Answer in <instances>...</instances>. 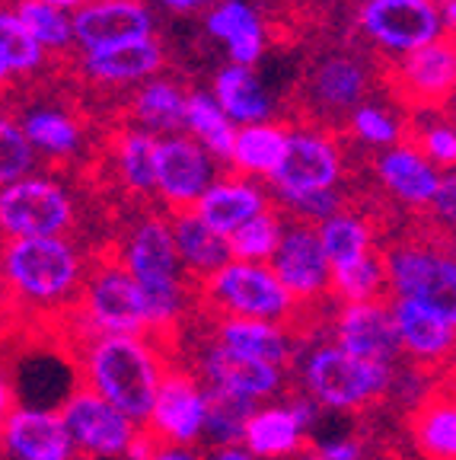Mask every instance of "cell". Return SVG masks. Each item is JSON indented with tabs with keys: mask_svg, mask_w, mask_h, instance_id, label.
Masks as SVG:
<instances>
[{
	"mask_svg": "<svg viewBox=\"0 0 456 460\" xmlns=\"http://www.w3.org/2000/svg\"><path fill=\"white\" fill-rule=\"evenodd\" d=\"M80 374L90 390L106 396L135 422H147L163 384V358L157 345L128 332H90L80 352Z\"/></svg>",
	"mask_w": 456,
	"mask_h": 460,
	"instance_id": "1",
	"label": "cell"
},
{
	"mask_svg": "<svg viewBox=\"0 0 456 460\" xmlns=\"http://www.w3.org/2000/svg\"><path fill=\"white\" fill-rule=\"evenodd\" d=\"M121 262L144 291L150 332H163L176 326L182 310H186L189 272L179 259L172 224L166 217L137 221L121 246Z\"/></svg>",
	"mask_w": 456,
	"mask_h": 460,
	"instance_id": "2",
	"label": "cell"
},
{
	"mask_svg": "<svg viewBox=\"0 0 456 460\" xmlns=\"http://www.w3.org/2000/svg\"><path fill=\"white\" fill-rule=\"evenodd\" d=\"M0 275L16 297L51 307L83 288L86 269L77 246L61 237H13L0 252Z\"/></svg>",
	"mask_w": 456,
	"mask_h": 460,
	"instance_id": "3",
	"label": "cell"
},
{
	"mask_svg": "<svg viewBox=\"0 0 456 460\" xmlns=\"http://www.w3.org/2000/svg\"><path fill=\"white\" fill-rule=\"evenodd\" d=\"M303 390L313 396L326 410H361L380 394H386L392 384L390 361L361 358L348 352L345 345H316L313 352L303 358L300 371Z\"/></svg>",
	"mask_w": 456,
	"mask_h": 460,
	"instance_id": "4",
	"label": "cell"
},
{
	"mask_svg": "<svg viewBox=\"0 0 456 460\" xmlns=\"http://www.w3.org/2000/svg\"><path fill=\"white\" fill-rule=\"evenodd\" d=\"M207 304L224 316H259L285 323L294 310V295L281 285L268 262L230 259L215 275L205 279Z\"/></svg>",
	"mask_w": 456,
	"mask_h": 460,
	"instance_id": "5",
	"label": "cell"
},
{
	"mask_svg": "<svg viewBox=\"0 0 456 460\" xmlns=\"http://www.w3.org/2000/svg\"><path fill=\"white\" fill-rule=\"evenodd\" d=\"M80 316L90 332H128V336L150 332L144 291L135 275L125 269L121 256L100 259V266L86 272Z\"/></svg>",
	"mask_w": 456,
	"mask_h": 460,
	"instance_id": "6",
	"label": "cell"
},
{
	"mask_svg": "<svg viewBox=\"0 0 456 460\" xmlns=\"http://www.w3.org/2000/svg\"><path fill=\"white\" fill-rule=\"evenodd\" d=\"M74 224V199L48 176H20L0 186V234L13 237H61Z\"/></svg>",
	"mask_w": 456,
	"mask_h": 460,
	"instance_id": "7",
	"label": "cell"
},
{
	"mask_svg": "<svg viewBox=\"0 0 456 460\" xmlns=\"http://www.w3.org/2000/svg\"><path fill=\"white\" fill-rule=\"evenodd\" d=\"M61 416H65L67 429H71V438L77 445V451H83L86 457H100V460L128 457L131 445L141 435V422L125 416L118 406H112L106 396H100L96 390L86 387V384L65 396Z\"/></svg>",
	"mask_w": 456,
	"mask_h": 460,
	"instance_id": "8",
	"label": "cell"
},
{
	"mask_svg": "<svg viewBox=\"0 0 456 460\" xmlns=\"http://www.w3.org/2000/svg\"><path fill=\"white\" fill-rule=\"evenodd\" d=\"M386 279L402 297L428 304L456 326V262L421 246H396L386 256Z\"/></svg>",
	"mask_w": 456,
	"mask_h": 460,
	"instance_id": "9",
	"label": "cell"
},
{
	"mask_svg": "<svg viewBox=\"0 0 456 460\" xmlns=\"http://www.w3.org/2000/svg\"><path fill=\"white\" fill-rule=\"evenodd\" d=\"M217 182V157L192 135H166L157 144V195L172 211L195 201Z\"/></svg>",
	"mask_w": 456,
	"mask_h": 460,
	"instance_id": "10",
	"label": "cell"
},
{
	"mask_svg": "<svg viewBox=\"0 0 456 460\" xmlns=\"http://www.w3.org/2000/svg\"><path fill=\"white\" fill-rule=\"evenodd\" d=\"M364 32L386 51H408L434 42L443 32L434 0H367L361 10Z\"/></svg>",
	"mask_w": 456,
	"mask_h": 460,
	"instance_id": "11",
	"label": "cell"
},
{
	"mask_svg": "<svg viewBox=\"0 0 456 460\" xmlns=\"http://www.w3.org/2000/svg\"><path fill=\"white\" fill-rule=\"evenodd\" d=\"M0 447L10 460H77V445L61 410L42 406L10 410L0 422Z\"/></svg>",
	"mask_w": 456,
	"mask_h": 460,
	"instance_id": "12",
	"label": "cell"
},
{
	"mask_svg": "<svg viewBox=\"0 0 456 460\" xmlns=\"http://www.w3.org/2000/svg\"><path fill=\"white\" fill-rule=\"evenodd\" d=\"M268 266L278 272L281 285L294 295V301H310L332 285V262L320 240V227L313 224H285L281 243Z\"/></svg>",
	"mask_w": 456,
	"mask_h": 460,
	"instance_id": "13",
	"label": "cell"
},
{
	"mask_svg": "<svg viewBox=\"0 0 456 460\" xmlns=\"http://www.w3.org/2000/svg\"><path fill=\"white\" fill-rule=\"evenodd\" d=\"M205 416H207V390L201 387L198 377L186 371H166L163 384L153 400L147 425L160 441L170 445H198L205 435Z\"/></svg>",
	"mask_w": 456,
	"mask_h": 460,
	"instance_id": "14",
	"label": "cell"
},
{
	"mask_svg": "<svg viewBox=\"0 0 456 460\" xmlns=\"http://www.w3.org/2000/svg\"><path fill=\"white\" fill-rule=\"evenodd\" d=\"M74 36L80 51L147 39L153 36V13L144 0H86L74 10Z\"/></svg>",
	"mask_w": 456,
	"mask_h": 460,
	"instance_id": "15",
	"label": "cell"
},
{
	"mask_svg": "<svg viewBox=\"0 0 456 460\" xmlns=\"http://www.w3.org/2000/svg\"><path fill=\"white\" fill-rule=\"evenodd\" d=\"M342 176V157L336 144L313 131H291L285 147V157L275 166L268 182L275 192H307V189L336 186Z\"/></svg>",
	"mask_w": 456,
	"mask_h": 460,
	"instance_id": "16",
	"label": "cell"
},
{
	"mask_svg": "<svg viewBox=\"0 0 456 460\" xmlns=\"http://www.w3.org/2000/svg\"><path fill=\"white\" fill-rule=\"evenodd\" d=\"M201 374H205V384L227 387L256 402L275 400L285 390V367L281 365H271V361L256 358V355L233 352L221 342H211L205 349Z\"/></svg>",
	"mask_w": 456,
	"mask_h": 460,
	"instance_id": "17",
	"label": "cell"
},
{
	"mask_svg": "<svg viewBox=\"0 0 456 460\" xmlns=\"http://www.w3.org/2000/svg\"><path fill=\"white\" fill-rule=\"evenodd\" d=\"M336 339L338 345H345L348 352L361 355V358L390 361V365L402 352L392 307L380 301V297L345 304L336 320Z\"/></svg>",
	"mask_w": 456,
	"mask_h": 460,
	"instance_id": "18",
	"label": "cell"
},
{
	"mask_svg": "<svg viewBox=\"0 0 456 460\" xmlns=\"http://www.w3.org/2000/svg\"><path fill=\"white\" fill-rule=\"evenodd\" d=\"M163 67V49L153 36L83 51V71L90 80L106 86H128L150 80Z\"/></svg>",
	"mask_w": 456,
	"mask_h": 460,
	"instance_id": "19",
	"label": "cell"
},
{
	"mask_svg": "<svg viewBox=\"0 0 456 460\" xmlns=\"http://www.w3.org/2000/svg\"><path fill=\"white\" fill-rule=\"evenodd\" d=\"M172 224V237H176V250L182 266L192 279H207L215 275L221 266H227L233 259V246L230 237L215 230L207 221H201L195 208H182L172 211L170 217Z\"/></svg>",
	"mask_w": 456,
	"mask_h": 460,
	"instance_id": "20",
	"label": "cell"
},
{
	"mask_svg": "<svg viewBox=\"0 0 456 460\" xmlns=\"http://www.w3.org/2000/svg\"><path fill=\"white\" fill-rule=\"evenodd\" d=\"M307 438V425L300 422L291 402H265L256 406V412L242 431V447H250L262 460H285L297 454Z\"/></svg>",
	"mask_w": 456,
	"mask_h": 460,
	"instance_id": "21",
	"label": "cell"
},
{
	"mask_svg": "<svg viewBox=\"0 0 456 460\" xmlns=\"http://www.w3.org/2000/svg\"><path fill=\"white\" fill-rule=\"evenodd\" d=\"M207 36L227 49L230 61L236 65H252L265 55V26L262 16L246 4V0H221L211 7L205 20Z\"/></svg>",
	"mask_w": 456,
	"mask_h": 460,
	"instance_id": "22",
	"label": "cell"
},
{
	"mask_svg": "<svg viewBox=\"0 0 456 460\" xmlns=\"http://www.w3.org/2000/svg\"><path fill=\"white\" fill-rule=\"evenodd\" d=\"M392 307V320L399 330V345L415 358H441L450 352L456 336V326L447 323L437 310H431L428 304L415 301V297L396 295Z\"/></svg>",
	"mask_w": 456,
	"mask_h": 460,
	"instance_id": "23",
	"label": "cell"
},
{
	"mask_svg": "<svg viewBox=\"0 0 456 460\" xmlns=\"http://www.w3.org/2000/svg\"><path fill=\"white\" fill-rule=\"evenodd\" d=\"M215 342L227 345L233 352L256 355L271 365L287 367L294 358L291 332L278 320H259V316H224L215 326Z\"/></svg>",
	"mask_w": 456,
	"mask_h": 460,
	"instance_id": "24",
	"label": "cell"
},
{
	"mask_svg": "<svg viewBox=\"0 0 456 460\" xmlns=\"http://www.w3.org/2000/svg\"><path fill=\"white\" fill-rule=\"evenodd\" d=\"M265 208H268V195L252 180H217L195 201V211H198L201 221H207L227 237L250 217L262 215Z\"/></svg>",
	"mask_w": 456,
	"mask_h": 460,
	"instance_id": "25",
	"label": "cell"
},
{
	"mask_svg": "<svg viewBox=\"0 0 456 460\" xmlns=\"http://www.w3.org/2000/svg\"><path fill=\"white\" fill-rule=\"evenodd\" d=\"M377 172L383 186L396 199L408 201V205H431L437 189H441V176H437L434 164H428L412 147H392V151H386L377 164Z\"/></svg>",
	"mask_w": 456,
	"mask_h": 460,
	"instance_id": "26",
	"label": "cell"
},
{
	"mask_svg": "<svg viewBox=\"0 0 456 460\" xmlns=\"http://www.w3.org/2000/svg\"><path fill=\"white\" fill-rule=\"evenodd\" d=\"M215 100L224 106V112L240 125L265 122L271 115V96L262 86V80L256 77L252 65H236L230 61L227 67H221L215 77Z\"/></svg>",
	"mask_w": 456,
	"mask_h": 460,
	"instance_id": "27",
	"label": "cell"
},
{
	"mask_svg": "<svg viewBox=\"0 0 456 460\" xmlns=\"http://www.w3.org/2000/svg\"><path fill=\"white\" fill-rule=\"evenodd\" d=\"M157 144L160 137L147 128H125L115 137V172L118 182L135 195L157 192Z\"/></svg>",
	"mask_w": 456,
	"mask_h": 460,
	"instance_id": "28",
	"label": "cell"
},
{
	"mask_svg": "<svg viewBox=\"0 0 456 460\" xmlns=\"http://www.w3.org/2000/svg\"><path fill=\"white\" fill-rule=\"evenodd\" d=\"M287 137H291V131H285L281 125H271L268 119L265 122L240 125L236 128L230 164L242 176H265L268 180L271 172H275V166L281 164V157H285Z\"/></svg>",
	"mask_w": 456,
	"mask_h": 460,
	"instance_id": "29",
	"label": "cell"
},
{
	"mask_svg": "<svg viewBox=\"0 0 456 460\" xmlns=\"http://www.w3.org/2000/svg\"><path fill=\"white\" fill-rule=\"evenodd\" d=\"M402 77H406L408 90L425 96V100L450 93L456 86V49L450 42L434 39V42L408 51L406 65H402Z\"/></svg>",
	"mask_w": 456,
	"mask_h": 460,
	"instance_id": "30",
	"label": "cell"
},
{
	"mask_svg": "<svg viewBox=\"0 0 456 460\" xmlns=\"http://www.w3.org/2000/svg\"><path fill=\"white\" fill-rule=\"evenodd\" d=\"M207 390V416H205V435L201 438L211 447L224 445H242V431L246 422L256 412L259 402L250 396L233 394L227 387H217V384H205Z\"/></svg>",
	"mask_w": 456,
	"mask_h": 460,
	"instance_id": "31",
	"label": "cell"
},
{
	"mask_svg": "<svg viewBox=\"0 0 456 460\" xmlns=\"http://www.w3.org/2000/svg\"><path fill=\"white\" fill-rule=\"evenodd\" d=\"M182 128L192 137H198L217 160H230L236 141V122L224 112V106L215 100V93H205V90L189 93Z\"/></svg>",
	"mask_w": 456,
	"mask_h": 460,
	"instance_id": "32",
	"label": "cell"
},
{
	"mask_svg": "<svg viewBox=\"0 0 456 460\" xmlns=\"http://www.w3.org/2000/svg\"><path fill=\"white\" fill-rule=\"evenodd\" d=\"M186 100L189 93L172 80H144V86L131 100L135 122L147 131H176L186 122Z\"/></svg>",
	"mask_w": 456,
	"mask_h": 460,
	"instance_id": "33",
	"label": "cell"
},
{
	"mask_svg": "<svg viewBox=\"0 0 456 460\" xmlns=\"http://www.w3.org/2000/svg\"><path fill=\"white\" fill-rule=\"evenodd\" d=\"M20 125L26 131L29 144L36 147V154H45V157H74L80 151V141H83L80 125L61 109H32V112L22 115Z\"/></svg>",
	"mask_w": 456,
	"mask_h": 460,
	"instance_id": "34",
	"label": "cell"
},
{
	"mask_svg": "<svg viewBox=\"0 0 456 460\" xmlns=\"http://www.w3.org/2000/svg\"><path fill=\"white\" fill-rule=\"evenodd\" d=\"M310 84L320 106L326 109H355L364 96V71L351 58H326Z\"/></svg>",
	"mask_w": 456,
	"mask_h": 460,
	"instance_id": "35",
	"label": "cell"
},
{
	"mask_svg": "<svg viewBox=\"0 0 456 460\" xmlns=\"http://www.w3.org/2000/svg\"><path fill=\"white\" fill-rule=\"evenodd\" d=\"M415 445L428 460H456V400H434L415 416Z\"/></svg>",
	"mask_w": 456,
	"mask_h": 460,
	"instance_id": "36",
	"label": "cell"
},
{
	"mask_svg": "<svg viewBox=\"0 0 456 460\" xmlns=\"http://www.w3.org/2000/svg\"><path fill=\"white\" fill-rule=\"evenodd\" d=\"M316 227H320V240L326 246V256L332 262V269L351 266V262H357V259H364L371 252V230H367V224L361 217L336 211V215H329Z\"/></svg>",
	"mask_w": 456,
	"mask_h": 460,
	"instance_id": "37",
	"label": "cell"
},
{
	"mask_svg": "<svg viewBox=\"0 0 456 460\" xmlns=\"http://www.w3.org/2000/svg\"><path fill=\"white\" fill-rule=\"evenodd\" d=\"M48 51L39 45V39L29 32L22 16L16 10H0V65L10 74H32L45 65Z\"/></svg>",
	"mask_w": 456,
	"mask_h": 460,
	"instance_id": "38",
	"label": "cell"
},
{
	"mask_svg": "<svg viewBox=\"0 0 456 460\" xmlns=\"http://www.w3.org/2000/svg\"><path fill=\"white\" fill-rule=\"evenodd\" d=\"M16 13L22 16L29 32L39 39L45 51H67L71 45H77L71 10H61L55 4H45V0H22Z\"/></svg>",
	"mask_w": 456,
	"mask_h": 460,
	"instance_id": "39",
	"label": "cell"
},
{
	"mask_svg": "<svg viewBox=\"0 0 456 460\" xmlns=\"http://www.w3.org/2000/svg\"><path fill=\"white\" fill-rule=\"evenodd\" d=\"M285 234V217L265 208L262 215L250 217V221L236 227L230 234V246H233V259H250V262H268L275 256Z\"/></svg>",
	"mask_w": 456,
	"mask_h": 460,
	"instance_id": "40",
	"label": "cell"
},
{
	"mask_svg": "<svg viewBox=\"0 0 456 460\" xmlns=\"http://www.w3.org/2000/svg\"><path fill=\"white\" fill-rule=\"evenodd\" d=\"M383 285H390L386 279V262H380L373 252H367L364 259L351 262V266L332 269V288L345 304L351 301H373L380 297Z\"/></svg>",
	"mask_w": 456,
	"mask_h": 460,
	"instance_id": "41",
	"label": "cell"
},
{
	"mask_svg": "<svg viewBox=\"0 0 456 460\" xmlns=\"http://www.w3.org/2000/svg\"><path fill=\"white\" fill-rule=\"evenodd\" d=\"M36 166V147L29 144L20 122L0 115V186L20 180Z\"/></svg>",
	"mask_w": 456,
	"mask_h": 460,
	"instance_id": "42",
	"label": "cell"
},
{
	"mask_svg": "<svg viewBox=\"0 0 456 460\" xmlns=\"http://www.w3.org/2000/svg\"><path fill=\"white\" fill-rule=\"evenodd\" d=\"M285 201L291 215L303 217V221H326L329 215H336L342 208V199H338L336 186H326V189H307V192H285L278 195Z\"/></svg>",
	"mask_w": 456,
	"mask_h": 460,
	"instance_id": "43",
	"label": "cell"
},
{
	"mask_svg": "<svg viewBox=\"0 0 456 460\" xmlns=\"http://www.w3.org/2000/svg\"><path fill=\"white\" fill-rule=\"evenodd\" d=\"M351 128L361 141L373 144V147H390L399 137V125L392 122V115L377 106H357L351 112Z\"/></svg>",
	"mask_w": 456,
	"mask_h": 460,
	"instance_id": "44",
	"label": "cell"
},
{
	"mask_svg": "<svg viewBox=\"0 0 456 460\" xmlns=\"http://www.w3.org/2000/svg\"><path fill=\"white\" fill-rule=\"evenodd\" d=\"M425 154H428L434 164L453 166L456 164V131L447 125H434V128L425 131Z\"/></svg>",
	"mask_w": 456,
	"mask_h": 460,
	"instance_id": "45",
	"label": "cell"
},
{
	"mask_svg": "<svg viewBox=\"0 0 456 460\" xmlns=\"http://www.w3.org/2000/svg\"><path fill=\"white\" fill-rule=\"evenodd\" d=\"M316 454H320L322 460H361L364 447H361V441L342 435V438H332V441H322V445H316Z\"/></svg>",
	"mask_w": 456,
	"mask_h": 460,
	"instance_id": "46",
	"label": "cell"
},
{
	"mask_svg": "<svg viewBox=\"0 0 456 460\" xmlns=\"http://www.w3.org/2000/svg\"><path fill=\"white\" fill-rule=\"evenodd\" d=\"M431 205H434V211L443 217V221L456 227V176L441 180V189H437V195H434Z\"/></svg>",
	"mask_w": 456,
	"mask_h": 460,
	"instance_id": "47",
	"label": "cell"
},
{
	"mask_svg": "<svg viewBox=\"0 0 456 460\" xmlns=\"http://www.w3.org/2000/svg\"><path fill=\"white\" fill-rule=\"evenodd\" d=\"M147 460H201V457L186 445H170V441H160Z\"/></svg>",
	"mask_w": 456,
	"mask_h": 460,
	"instance_id": "48",
	"label": "cell"
},
{
	"mask_svg": "<svg viewBox=\"0 0 456 460\" xmlns=\"http://www.w3.org/2000/svg\"><path fill=\"white\" fill-rule=\"evenodd\" d=\"M207 460H262V457H256L250 447H242V445H224L207 454Z\"/></svg>",
	"mask_w": 456,
	"mask_h": 460,
	"instance_id": "49",
	"label": "cell"
},
{
	"mask_svg": "<svg viewBox=\"0 0 456 460\" xmlns=\"http://www.w3.org/2000/svg\"><path fill=\"white\" fill-rule=\"evenodd\" d=\"M166 10H172V13H195V10L207 7L211 0H160Z\"/></svg>",
	"mask_w": 456,
	"mask_h": 460,
	"instance_id": "50",
	"label": "cell"
},
{
	"mask_svg": "<svg viewBox=\"0 0 456 460\" xmlns=\"http://www.w3.org/2000/svg\"><path fill=\"white\" fill-rule=\"evenodd\" d=\"M10 410H13V390H10L7 374H4V367H0V422L7 419Z\"/></svg>",
	"mask_w": 456,
	"mask_h": 460,
	"instance_id": "51",
	"label": "cell"
},
{
	"mask_svg": "<svg viewBox=\"0 0 456 460\" xmlns=\"http://www.w3.org/2000/svg\"><path fill=\"white\" fill-rule=\"evenodd\" d=\"M437 10H441L443 29H456V0H443V4H437Z\"/></svg>",
	"mask_w": 456,
	"mask_h": 460,
	"instance_id": "52",
	"label": "cell"
},
{
	"mask_svg": "<svg viewBox=\"0 0 456 460\" xmlns=\"http://www.w3.org/2000/svg\"><path fill=\"white\" fill-rule=\"evenodd\" d=\"M45 4H55V7H61V10H77V7H83L86 0H45Z\"/></svg>",
	"mask_w": 456,
	"mask_h": 460,
	"instance_id": "53",
	"label": "cell"
},
{
	"mask_svg": "<svg viewBox=\"0 0 456 460\" xmlns=\"http://www.w3.org/2000/svg\"><path fill=\"white\" fill-rule=\"evenodd\" d=\"M10 77H13V74H10V71H7V67H4V65H0V86H4V84H7V80H10Z\"/></svg>",
	"mask_w": 456,
	"mask_h": 460,
	"instance_id": "54",
	"label": "cell"
},
{
	"mask_svg": "<svg viewBox=\"0 0 456 460\" xmlns=\"http://www.w3.org/2000/svg\"><path fill=\"white\" fill-rule=\"evenodd\" d=\"M303 460H322L320 454H310V457H303Z\"/></svg>",
	"mask_w": 456,
	"mask_h": 460,
	"instance_id": "55",
	"label": "cell"
}]
</instances>
